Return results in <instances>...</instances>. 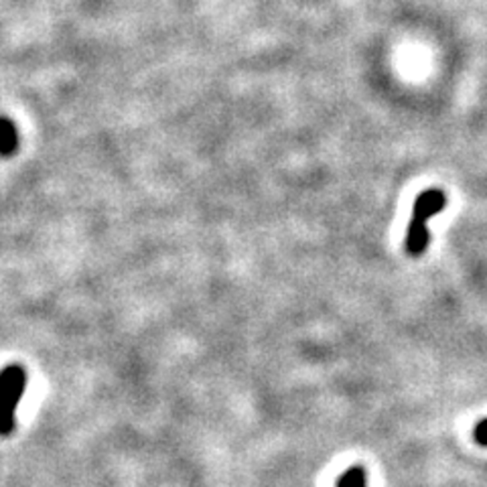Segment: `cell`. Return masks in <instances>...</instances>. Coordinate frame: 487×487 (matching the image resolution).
I'll use <instances>...</instances> for the list:
<instances>
[{
	"instance_id": "obj_2",
	"label": "cell",
	"mask_w": 487,
	"mask_h": 487,
	"mask_svg": "<svg viewBox=\"0 0 487 487\" xmlns=\"http://www.w3.org/2000/svg\"><path fill=\"white\" fill-rule=\"evenodd\" d=\"M27 388V372L21 366H6L0 372V436L14 431L16 410Z\"/></svg>"
},
{
	"instance_id": "obj_3",
	"label": "cell",
	"mask_w": 487,
	"mask_h": 487,
	"mask_svg": "<svg viewBox=\"0 0 487 487\" xmlns=\"http://www.w3.org/2000/svg\"><path fill=\"white\" fill-rule=\"evenodd\" d=\"M16 148H19V132L11 120L0 119V155L11 157Z\"/></svg>"
},
{
	"instance_id": "obj_5",
	"label": "cell",
	"mask_w": 487,
	"mask_h": 487,
	"mask_svg": "<svg viewBox=\"0 0 487 487\" xmlns=\"http://www.w3.org/2000/svg\"><path fill=\"white\" fill-rule=\"evenodd\" d=\"M475 441L482 444V447H487V418L475 426Z\"/></svg>"
},
{
	"instance_id": "obj_4",
	"label": "cell",
	"mask_w": 487,
	"mask_h": 487,
	"mask_svg": "<svg viewBox=\"0 0 487 487\" xmlns=\"http://www.w3.org/2000/svg\"><path fill=\"white\" fill-rule=\"evenodd\" d=\"M338 487H368L364 467H349L348 472L339 477Z\"/></svg>"
},
{
	"instance_id": "obj_1",
	"label": "cell",
	"mask_w": 487,
	"mask_h": 487,
	"mask_svg": "<svg viewBox=\"0 0 487 487\" xmlns=\"http://www.w3.org/2000/svg\"><path fill=\"white\" fill-rule=\"evenodd\" d=\"M444 205H447V196L441 189H426L416 197L413 207V217H410L405 250L408 256L418 258L423 256L428 242H431V232H428V220L439 215Z\"/></svg>"
}]
</instances>
